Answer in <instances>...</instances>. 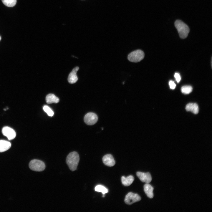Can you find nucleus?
I'll return each instance as SVG.
<instances>
[{
    "mask_svg": "<svg viewBox=\"0 0 212 212\" xmlns=\"http://www.w3.org/2000/svg\"><path fill=\"white\" fill-rule=\"evenodd\" d=\"M79 160L78 154L74 151L68 154L66 158V162L70 169L73 171L76 169Z\"/></svg>",
    "mask_w": 212,
    "mask_h": 212,
    "instance_id": "obj_1",
    "label": "nucleus"
},
{
    "mask_svg": "<svg viewBox=\"0 0 212 212\" xmlns=\"http://www.w3.org/2000/svg\"><path fill=\"white\" fill-rule=\"evenodd\" d=\"M175 26L181 38L185 39L187 37L190 29L186 24L180 20H177L175 21Z\"/></svg>",
    "mask_w": 212,
    "mask_h": 212,
    "instance_id": "obj_2",
    "label": "nucleus"
},
{
    "mask_svg": "<svg viewBox=\"0 0 212 212\" xmlns=\"http://www.w3.org/2000/svg\"><path fill=\"white\" fill-rule=\"evenodd\" d=\"M144 52L140 49H138L130 52L128 55L129 61L133 62H138L142 60L144 58Z\"/></svg>",
    "mask_w": 212,
    "mask_h": 212,
    "instance_id": "obj_3",
    "label": "nucleus"
},
{
    "mask_svg": "<svg viewBox=\"0 0 212 212\" xmlns=\"http://www.w3.org/2000/svg\"><path fill=\"white\" fill-rule=\"evenodd\" d=\"M29 167L31 170L36 171H42L45 168V165L44 162L37 159L31 161L29 164Z\"/></svg>",
    "mask_w": 212,
    "mask_h": 212,
    "instance_id": "obj_4",
    "label": "nucleus"
},
{
    "mask_svg": "<svg viewBox=\"0 0 212 212\" xmlns=\"http://www.w3.org/2000/svg\"><path fill=\"white\" fill-rule=\"evenodd\" d=\"M141 199L140 197L137 194L129 192L126 196L124 201L126 204L131 205L140 201Z\"/></svg>",
    "mask_w": 212,
    "mask_h": 212,
    "instance_id": "obj_5",
    "label": "nucleus"
},
{
    "mask_svg": "<svg viewBox=\"0 0 212 212\" xmlns=\"http://www.w3.org/2000/svg\"><path fill=\"white\" fill-rule=\"evenodd\" d=\"M98 117L97 115L93 112L87 113L84 117L85 122L89 125H92L97 122Z\"/></svg>",
    "mask_w": 212,
    "mask_h": 212,
    "instance_id": "obj_6",
    "label": "nucleus"
},
{
    "mask_svg": "<svg viewBox=\"0 0 212 212\" xmlns=\"http://www.w3.org/2000/svg\"><path fill=\"white\" fill-rule=\"evenodd\" d=\"M2 133L9 140L13 139L16 136V133L14 130L7 126L4 127L2 128Z\"/></svg>",
    "mask_w": 212,
    "mask_h": 212,
    "instance_id": "obj_7",
    "label": "nucleus"
},
{
    "mask_svg": "<svg viewBox=\"0 0 212 212\" xmlns=\"http://www.w3.org/2000/svg\"><path fill=\"white\" fill-rule=\"evenodd\" d=\"M136 175L140 180L143 182L149 183L152 180L151 175L149 172H138L136 173Z\"/></svg>",
    "mask_w": 212,
    "mask_h": 212,
    "instance_id": "obj_8",
    "label": "nucleus"
},
{
    "mask_svg": "<svg viewBox=\"0 0 212 212\" xmlns=\"http://www.w3.org/2000/svg\"><path fill=\"white\" fill-rule=\"evenodd\" d=\"M79 69L78 67L74 68L71 72L69 75L68 78V82L70 84L75 83L78 80V77L77 75V72Z\"/></svg>",
    "mask_w": 212,
    "mask_h": 212,
    "instance_id": "obj_9",
    "label": "nucleus"
},
{
    "mask_svg": "<svg viewBox=\"0 0 212 212\" xmlns=\"http://www.w3.org/2000/svg\"><path fill=\"white\" fill-rule=\"evenodd\" d=\"M102 160L103 163L107 166L112 167L115 164L114 158L111 154H108L105 155L103 157Z\"/></svg>",
    "mask_w": 212,
    "mask_h": 212,
    "instance_id": "obj_10",
    "label": "nucleus"
},
{
    "mask_svg": "<svg viewBox=\"0 0 212 212\" xmlns=\"http://www.w3.org/2000/svg\"><path fill=\"white\" fill-rule=\"evenodd\" d=\"M186 109L188 111H191L194 114H197L199 111L198 105L196 103H191L187 104Z\"/></svg>",
    "mask_w": 212,
    "mask_h": 212,
    "instance_id": "obj_11",
    "label": "nucleus"
},
{
    "mask_svg": "<svg viewBox=\"0 0 212 212\" xmlns=\"http://www.w3.org/2000/svg\"><path fill=\"white\" fill-rule=\"evenodd\" d=\"M153 188L150 184L146 183L144 186V191L147 196L150 198L153 197Z\"/></svg>",
    "mask_w": 212,
    "mask_h": 212,
    "instance_id": "obj_12",
    "label": "nucleus"
},
{
    "mask_svg": "<svg viewBox=\"0 0 212 212\" xmlns=\"http://www.w3.org/2000/svg\"><path fill=\"white\" fill-rule=\"evenodd\" d=\"M11 146L10 142L5 140H0V152L7 150L10 148Z\"/></svg>",
    "mask_w": 212,
    "mask_h": 212,
    "instance_id": "obj_13",
    "label": "nucleus"
},
{
    "mask_svg": "<svg viewBox=\"0 0 212 212\" xmlns=\"http://www.w3.org/2000/svg\"><path fill=\"white\" fill-rule=\"evenodd\" d=\"M46 101L48 104H51L53 103H56L59 102V99L54 95L49 94L46 96Z\"/></svg>",
    "mask_w": 212,
    "mask_h": 212,
    "instance_id": "obj_14",
    "label": "nucleus"
},
{
    "mask_svg": "<svg viewBox=\"0 0 212 212\" xmlns=\"http://www.w3.org/2000/svg\"><path fill=\"white\" fill-rule=\"evenodd\" d=\"M134 178L132 175H130L126 177L124 176L121 178L122 184L125 186H128L130 185L134 180Z\"/></svg>",
    "mask_w": 212,
    "mask_h": 212,
    "instance_id": "obj_15",
    "label": "nucleus"
},
{
    "mask_svg": "<svg viewBox=\"0 0 212 212\" xmlns=\"http://www.w3.org/2000/svg\"><path fill=\"white\" fill-rule=\"evenodd\" d=\"M192 87L190 85H185L182 86L181 89V92L185 94H188L191 92Z\"/></svg>",
    "mask_w": 212,
    "mask_h": 212,
    "instance_id": "obj_16",
    "label": "nucleus"
},
{
    "mask_svg": "<svg viewBox=\"0 0 212 212\" xmlns=\"http://www.w3.org/2000/svg\"><path fill=\"white\" fill-rule=\"evenodd\" d=\"M95 191L101 192L103 195L108 192V189L104 186L101 185H98L95 188Z\"/></svg>",
    "mask_w": 212,
    "mask_h": 212,
    "instance_id": "obj_17",
    "label": "nucleus"
},
{
    "mask_svg": "<svg viewBox=\"0 0 212 212\" xmlns=\"http://www.w3.org/2000/svg\"><path fill=\"white\" fill-rule=\"evenodd\" d=\"M2 3L9 7L14 6L16 3V0H1Z\"/></svg>",
    "mask_w": 212,
    "mask_h": 212,
    "instance_id": "obj_18",
    "label": "nucleus"
},
{
    "mask_svg": "<svg viewBox=\"0 0 212 212\" xmlns=\"http://www.w3.org/2000/svg\"><path fill=\"white\" fill-rule=\"evenodd\" d=\"M43 109L48 116L52 117L54 115V112L47 105H44L43 107Z\"/></svg>",
    "mask_w": 212,
    "mask_h": 212,
    "instance_id": "obj_19",
    "label": "nucleus"
},
{
    "mask_svg": "<svg viewBox=\"0 0 212 212\" xmlns=\"http://www.w3.org/2000/svg\"><path fill=\"white\" fill-rule=\"evenodd\" d=\"M174 76L177 82H179L181 80V77L179 74L177 72L175 73Z\"/></svg>",
    "mask_w": 212,
    "mask_h": 212,
    "instance_id": "obj_20",
    "label": "nucleus"
},
{
    "mask_svg": "<svg viewBox=\"0 0 212 212\" xmlns=\"http://www.w3.org/2000/svg\"><path fill=\"white\" fill-rule=\"evenodd\" d=\"M170 87L171 89H174L176 87V85L174 82L172 80H170L169 82Z\"/></svg>",
    "mask_w": 212,
    "mask_h": 212,
    "instance_id": "obj_21",
    "label": "nucleus"
},
{
    "mask_svg": "<svg viewBox=\"0 0 212 212\" xmlns=\"http://www.w3.org/2000/svg\"><path fill=\"white\" fill-rule=\"evenodd\" d=\"M1 36H0V41L1 40Z\"/></svg>",
    "mask_w": 212,
    "mask_h": 212,
    "instance_id": "obj_22",
    "label": "nucleus"
}]
</instances>
